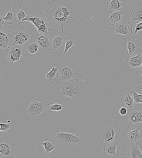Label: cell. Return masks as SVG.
Segmentation results:
<instances>
[{"label":"cell","instance_id":"obj_1","mask_svg":"<svg viewBox=\"0 0 142 158\" xmlns=\"http://www.w3.org/2000/svg\"><path fill=\"white\" fill-rule=\"evenodd\" d=\"M76 12L75 5L71 0H53L45 3L44 13L48 22L51 21L55 26L60 25L64 33L63 28L70 25Z\"/></svg>","mask_w":142,"mask_h":158},{"label":"cell","instance_id":"obj_2","mask_svg":"<svg viewBox=\"0 0 142 158\" xmlns=\"http://www.w3.org/2000/svg\"><path fill=\"white\" fill-rule=\"evenodd\" d=\"M26 14L25 17L18 25L12 29L13 30L17 26L24 21H27L32 23L35 27L38 30V32L48 36L49 33V27L50 24L48 21L47 16L42 12L35 10L31 11Z\"/></svg>","mask_w":142,"mask_h":158},{"label":"cell","instance_id":"obj_3","mask_svg":"<svg viewBox=\"0 0 142 158\" xmlns=\"http://www.w3.org/2000/svg\"><path fill=\"white\" fill-rule=\"evenodd\" d=\"M59 149H67L74 150L77 147L84 143L81 136L74 133L64 132L61 131L54 135Z\"/></svg>","mask_w":142,"mask_h":158},{"label":"cell","instance_id":"obj_4","mask_svg":"<svg viewBox=\"0 0 142 158\" xmlns=\"http://www.w3.org/2000/svg\"><path fill=\"white\" fill-rule=\"evenodd\" d=\"M61 95L71 98L73 100L77 99L81 94L83 90V84L78 79L65 81L60 87Z\"/></svg>","mask_w":142,"mask_h":158},{"label":"cell","instance_id":"obj_5","mask_svg":"<svg viewBox=\"0 0 142 158\" xmlns=\"http://www.w3.org/2000/svg\"><path fill=\"white\" fill-rule=\"evenodd\" d=\"M15 141L5 136L0 138V158H12L15 155Z\"/></svg>","mask_w":142,"mask_h":158},{"label":"cell","instance_id":"obj_6","mask_svg":"<svg viewBox=\"0 0 142 158\" xmlns=\"http://www.w3.org/2000/svg\"><path fill=\"white\" fill-rule=\"evenodd\" d=\"M47 105V103L33 100L28 104L26 114L31 118L43 116L45 115Z\"/></svg>","mask_w":142,"mask_h":158},{"label":"cell","instance_id":"obj_7","mask_svg":"<svg viewBox=\"0 0 142 158\" xmlns=\"http://www.w3.org/2000/svg\"><path fill=\"white\" fill-rule=\"evenodd\" d=\"M117 127L114 125H105L100 129L98 134L101 144L111 143L117 137Z\"/></svg>","mask_w":142,"mask_h":158},{"label":"cell","instance_id":"obj_8","mask_svg":"<svg viewBox=\"0 0 142 158\" xmlns=\"http://www.w3.org/2000/svg\"><path fill=\"white\" fill-rule=\"evenodd\" d=\"M31 34L28 29L20 26L18 28L15 32L11 34L12 43L11 44L22 46L23 43L30 40Z\"/></svg>","mask_w":142,"mask_h":158},{"label":"cell","instance_id":"obj_9","mask_svg":"<svg viewBox=\"0 0 142 158\" xmlns=\"http://www.w3.org/2000/svg\"><path fill=\"white\" fill-rule=\"evenodd\" d=\"M35 40L38 46V50L44 54L52 53L53 50L52 45V41L49 40V36L38 33L35 35Z\"/></svg>","mask_w":142,"mask_h":158},{"label":"cell","instance_id":"obj_10","mask_svg":"<svg viewBox=\"0 0 142 158\" xmlns=\"http://www.w3.org/2000/svg\"><path fill=\"white\" fill-rule=\"evenodd\" d=\"M25 50L22 46L16 45H10L5 52L7 59L12 64L14 62L20 60L24 53Z\"/></svg>","mask_w":142,"mask_h":158},{"label":"cell","instance_id":"obj_11","mask_svg":"<svg viewBox=\"0 0 142 158\" xmlns=\"http://www.w3.org/2000/svg\"><path fill=\"white\" fill-rule=\"evenodd\" d=\"M60 69L58 67H54L53 66L49 72L46 71L44 78L45 82L48 84L51 85L54 84H58L61 80Z\"/></svg>","mask_w":142,"mask_h":158},{"label":"cell","instance_id":"obj_12","mask_svg":"<svg viewBox=\"0 0 142 158\" xmlns=\"http://www.w3.org/2000/svg\"><path fill=\"white\" fill-rule=\"evenodd\" d=\"M127 118L131 125H138L140 122H142V110L138 108L130 109Z\"/></svg>","mask_w":142,"mask_h":158},{"label":"cell","instance_id":"obj_13","mask_svg":"<svg viewBox=\"0 0 142 158\" xmlns=\"http://www.w3.org/2000/svg\"><path fill=\"white\" fill-rule=\"evenodd\" d=\"M129 14L132 22L142 21V2L135 3L132 5Z\"/></svg>","mask_w":142,"mask_h":158},{"label":"cell","instance_id":"obj_14","mask_svg":"<svg viewBox=\"0 0 142 158\" xmlns=\"http://www.w3.org/2000/svg\"><path fill=\"white\" fill-rule=\"evenodd\" d=\"M60 75L61 81H65L73 79L75 74L71 66L63 64L60 69Z\"/></svg>","mask_w":142,"mask_h":158},{"label":"cell","instance_id":"obj_15","mask_svg":"<svg viewBox=\"0 0 142 158\" xmlns=\"http://www.w3.org/2000/svg\"><path fill=\"white\" fill-rule=\"evenodd\" d=\"M127 41V48L129 51L128 56L138 54L141 52L140 44L137 40L134 38H130Z\"/></svg>","mask_w":142,"mask_h":158},{"label":"cell","instance_id":"obj_16","mask_svg":"<svg viewBox=\"0 0 142 158\" xmlns=\"http://www.w3.org/2000/svg\"><path fill=\"white\" fill-rule=\"evenodd\" d=\"M126 62L132 67L137 68L142 64V52L138 53L137 55H133L127 57Z\"/></svg>","mask_w":142,"mask_h":158},{"label":"cell","instance_id":"obj_17","mask_svg":"<svg viewBox=\"0 0 142 158\" xmlns=\"http://www.w3.org/2000/svg\"><path fill=\"white\" fill-rule=\"evenodd\" d=\"M45 149L46 153L49 154L54 153L55 150L58 148L56 140L53 138H47L41 143Z\"/></svg>","mask_w":142,"mask_h":158},{"label":"cell","instance_id":"obj_18","mask_svg":"<svg viewBox=\"0 0 142 158\" xmlns=\"http://www.w3.org/2000/svg\"><path fill=\"white\" fill-rule=\"evenodd\" d=\"M129 22L124 21L116 24L114 31L115 33L126 35H129L131 32L128 25Z\"/></svg>","mask_w":142,"mask_h":158},{"label":"cell","instance_id":"obj_19","mask_svg":"<svg viewBox=\"0 0 142 158\" xmlns=\"http://www.w3.org/2000/svg\"><path fill=\"white\" fill-rule=\"evenodd\" d=\"M11 34L4 31H0V47L6 49L12 43Z\"/></svg>","mask_w":142,"mask_h":158},{"label":"cell","instance_id":"obj_20","mask_svg":"<svg viewBox=\"0 0 142 158\" xmlns=\"http://www.w3.org/2000/svg\"><path fill=\"white\" fill-rule=\"evenodd\" d=\"M123 12L122 11H117L112 12L107 17V21L111 26L117 24L122 20Z\"/></svg>","mask_w":142,"mask_h":158},{"label":"cell","instance_id":"obj_21","mask_svg":"<svg viewBox=\"0 0 142 158\" xmlns=\"http://www.w3.org/2000/svg\"><path fill=\"white\" fill-rule=\"evenodd\" d=\"M38 48L39 46L36 40L31 39L25 43L24 49L26 52L33 54L37 52Z\"/></svg>","mask_w":142,"mask_h":158},{"label":"cell","instance_id":"obj_22","mask_svg":"<svg viewBox=\"0 0 142 158\" xmlns=\"http://www.w3.org/2000/svg\"><path fill=\"white\" fill-rule=\"evenodd\" d=\"M124 5V3L121 2L120 0H112L107 3L106 6L109 12L111 13L116 11H122V7Z\"/></svg>","mask_w":142,"mask_h":158},{"label":"cell","instance_id":"obj_23","mask_svg":"<svg viewBox=\"0 0 142 158\" xmlns=\"http://www.w3.org/2000/svg\"><path fill=\"white\" fill-rule=\"evenodd\" d=\"M138 128L132 129L131 131H129L127 133V138L131 142L135 143L140 141L142 137V134L139 131Z\"/></svg>","mask_w":142,"mask_h":158},{"label":"cell","instance_id":"obj_24","mask_svg":"<svg viewBox=\"0 0 142 158\" xmlns=\"http://www.w3.org/2000/svg\"><path fill=\"white\" fill-rule=\"evenodd\" d=\"M121 102L127 108L132 109L134 104V100L133 96H131L129 91H126L125 93L122 97Z\"/></svg>","mask_w":142,"mask_h":158},{"label":"cell","instance_id":"obj_25","mask_svg":"<svg viewBox=\"0 0 142 158\" xmlns=\"http://www.w3.org/2000/svg\"><path fill=\"white\" fill-rule=\"evenodd\" d=\"M118 144L117 142L105 144L104 146V153L105 154H108L113 157H115L116 156V150Z\"/></svg>","mask_w":142,"mask_h":158},{"label":"cell","instance_id":"obj_26","mask_svg":"<svg viewBox=\"0 0 142 158\" xmlns=\"http://www.w3.org/2000/svg\"><path fill=\"white\" fill-rule=\"evenodd\" d=\"M128 153L130 158H142V153L135 143L131 146L128 151Z\"/></svg>","mask_w":142,"mask_h":158},{"label":"cell","instance_id":"obj_27","mask_svg":"<svg viewBox=\"0 0 142 158\" xmlns=\"http://www.w3.org/2000/svg\"><path fill=\"white\" fill-rule=\"evenodd\" d=\"M65 39V36L61 34H57L54 36L52 41V45L54 49L56 50L60 48Z\"/></svg>","mask_w":142,"mask_h":158},{"label":"cell","instance_id":"obj_28","mask_svg":"<svg viewBox=\"0 0 142 158\" xmlns=\"http://www.w3.org/2000/svg\"><path fill=\"white\" fill-rule=\"evenodd\" d=\"M61 99L56 98L54 99V103H50L47 104V107L48 111L50 112L52 111H58L61 110L63 105L61 103Z\"/></svg>","mask_w":142,"mask_h":158},{"label":"cell","instance_id":"obj_29","mask_svg":"<svg viewBox=\"0 0 142 158\" xmlns=\"http://www.w3.org/2000/svg\"><path fill=\"white\" fill-rule=\"evenodd\" d=\"M14 14L18 22L22 21L26 17V14L21 6L18 7L15 10Z\"/></svg>","mask_w":142,"mask_h":158},{"label":"cell","instance_id":"obj_30","mask_svg":"<svg viewBox=\"0 0 142 158\" xmlns=\"http://www.w3.org/2000/svg\"><path fill=\"white\" fill-rule=\"evenodd\" d=\"M74 39L71 37H69L66 39V43L64 53H65L69 49H72L75 44Z\"/></svg>","mask_w":142,"mask_h":158},{"label":"cell","instance_id":"obj_31","mask_svg":"<svg viewBox=\"0 0 142 158\" xmlns=\"http://www.w3.org/2000/svg\"><path fill=\"white\" fill-rule=\"evenodd\" d=\"M4 21L8 24L11 25L16 20V18L14 13L11 11H8L6 16L3 18Z\"/></svg>","mask_w":142,"mask_h":158},{"label":"cell","instance_id":"obj_32","mask_svg":"<svg viewBox=\"0 0 142 158\" xmlns=\"http://www.w3.org/2000/svg\"><path fill=\"white\" fill-rule=\"evenodd\" d=\"M130 93L133 94L134 104L135 105H139V103H142V94H138L134 90L131 91Z\"/></svg>","mask_w":142,"mask_h":158},{"label":"cell","instance_id":"obj_33","mask_svg":"<svg viewBox=\"0 0 142 158\" xmlns=\"http://www.w3.org/2000/svg\"><path fill=\"white\" fill-rule=\"evenodd\" d=\"M13 125L9 124H6L3 123H0V130L3 132H6L8 131L9 132V130L11 129Z\"/></svg>","mask_w":142,"mask_h":158},{"label":"cell","instance_id":"obj_34","mask_svg":"<svg viewBox=\"0 0 142 158\" xmlns=\"http://www.w3.org/2000/svg\"><path fill=\"white\" fill-rule=\"evenodd\" d=\"M0 92L1 93L5 89L4 85L5 83V81L3 79L1 74H0Z\"/></svg>","mask_w":142,"mask_h":158},{"label":"cell","instance_id":"obj_35","mask_svg":"<svg viewBox=\"0 0 142 158\" xmlns=\"http://www.w3.org/2000/svg\"><path fill=\"white\" fill-rule=\"evenodd\" d=\"M141 29H142V21L137 22L135 28V34H136L139 30Z\"/></svg>","mask_w":142,"mask_h":158},{"label":"cell","instance_id":"obj_36","mask_svg":"<svg viewBox=\"0 0 142 158\" xmlns=\"http://www.w3.org/2000/svg\"><path fill=\"white\" fill-rule=\"evenodd\" d=\"M127 108L124 107L121 108L119 110L120 114L122 115H125L127 112Z\"/></svg>","mask_w":142,"mask_h":158},{"label":"cell","instance_id":"obj_37","mask_svg":"<svg viewBox=\"0 0 142 158\" xmlns=\"http://www.w3.org/2000/svg\"><path fill=\"white\" fill-rule=\"evenodd\" d=\"M117 158H130V156L128 153H123L121 154Z\"/></svg>","mask_w":142,"mask_h":158},{"label":"cell","instance_id":"obj_38","mask_svg":"<svg viewBox=\"0 0 142 158\" xmlns=\"http://www.w3.org/2000/svg\"><path fill=\"white\" fill-rule=\"evenodd\" d=\"M139 71L140 72L142 76V64L140 66L137 68ZM139 87L140 88L142 89V80H141L139 83Z\"/></svg>","mask_w":142,"mask_h":158},{"label":"cell","instance_id":"obj_39","mask_svg":"<svg viewBox=\"0 0 142 158\" xmlns=\"http://www.w3.org/2000/svg\"><path fill=\"white\" fill-rule=\"evenodd\" d=\"M0 28L1 29H2L3 25L4 24H6V23L4 21L3 18L1 14H0Z\"/></svg>","mask_w":142,"mask_h":158},{"label":"cell","instance_id":"obj_40","mask_svg":"<svg viewBox=\"0 0 142 158\" xmlns=\"http://www.w3.org/2000/svg\"><path fill=\"white\" fill-rule=\"evenodd\" d=\"M135 143L137 145L142 153V137L140 141L136 143Z\"/></svg>","mask_w":142,"mask_h":158},{"label":"cell","instance_id":"obj_41","mask_svg":"<svg viewBox=\"0 0 142 158\" xmlns=\"http://www.w3.org/2000/svg\"><path fill=\"white\" fill-rule=\"evenodd\" d=\"M7 122L8 123H10V122H11V121L10 120H7Z\"/></svg>","mask_w":142,"mask_h":158}]
</instances>
